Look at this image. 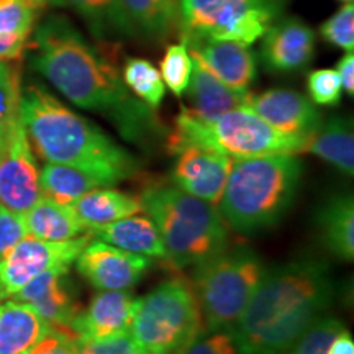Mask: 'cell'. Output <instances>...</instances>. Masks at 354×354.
Wrapping results in <instances>:
<instances>
[{
	"label": "cell",
	"instance_id": "d6986e66",
	"mask_svg": "<svg viewBox=\"0 0 354 354\" xmlns=\"http://www.w3.org/2000/svg\"><path fill=\"white\" fill-rule=\"evenodd\" d=\"M185 92H189L190 99L189 110L203 122L215 120L230 110L248 107L251 97L250 91H236L221 82L197 59H194L192 76Z\"/></svg>",
	"mask_w": 354,
	"mask_h": 354
},
{
	"label": "cell",
	"instance_id": "8fae6325",
	"mask_svg": "<svg viewBox=\"0 0 354 354\" xmlns=\"http://www.w3.org/2000/svg\"><path fill=\"white\" fill-rule=\"evenodd\" d=\"M39 171L24 123L19 118L0 148V203L25 214L39 201Z\"/></svg>",
	"mask_w": 354,
	"mask_h": 354
},
{
	"label": "cell",
	"instance_id": "3957f363",
	"mask_svg": "<svg viewBox=\"0 0 354 354\" xmlns=\"http://www.w3.org/2000/svg\"><path fill=\"white\" fill-rule=\"evenodd\" d=\"M19 117L30 145L44 161L76 167L109 187L138 176V159L46 88L28 86L21 92Z\"/></svg>",
	"mask_w": 354,
	"mask_h": 354
},
{
	"label": "cell",
	"instance_id": "83f0119b",
	"mask_svg": "<svg viewBox=\"0 0 354 354\" xmlns=\"http://www.w3.org/2000/svg\"><path fill=\"white\" fill-rule=\"evenodd\" d=\"M50 2L56 7L76 10L79 15L84 17L91 32L97 38L133 35L120 0H50Z\"/></svg>",
	"mask_w": 354,
	"mask_h": 354
},
{
	"label": "cell",
	"instance_id": "5bb4252c",
	"mask_svg": "<svg viewBox=\"0 0 354 354\" xmlns=\"http://www.w3.org/2000/svg\"><path fill=\"white\" fill-rule=\"evenodd\" d=\"M172 183L190 196L216 205L225 190L233 158L198 146L177 151Z\"/></svg>",
	"mask_w": 354,
	"mask_h": 354
},
{
	"label": "cell",
	"instance_id": "9c48e42d",
	"mask_svg": "<svg viewBox=\"0 0 354 354\" xmlns=\"http://www.w3.org/2000/svg\"><path fill=\"white\" fill-rule=\"evenodd\" d=\"M284 8V0H179L183 35L253 44Z\"/></svg>",
	"mask_w": 354,
	"mask_h": 354
},
{
	"label": "cell",
	"instance_id": "74e56055",
	"mask_svg": "<svg viewBox=\"0 0 354 354\" xmlns=\"http://www.w3.org/2000/svg\"><path fill=\"white\" fill-rule=\"evenodd\" d=\"M25 236H28L25 215L7 209L0 203V259Z\"/></svg>",
	"mask_w": 354,
	"mask_h": 354
},
{
	"label": "cell",
	"instance_id": "5b68a950",
	"mask_svg": "<svg viewBox=\"0 0 354 354\" xmlns=\"http://www.w3.org/2000/svg\"><path fill=\"white\" fill-rule=\"evenodd\" d=\"M138 197L174 268L197 266L228 246V225L218 209L174 183L151 180Z\"/></svg>",
	"mask_w": 354,
	"mask_h": 354
},
{
	"label": "cell",
	"instance_id": "e575fe53",
	"mask_svg": "<svg viewBox=\"0 0 354 354\" xmlns=\"http://www.w3.org/2000/svg\"><path fill=\"white\" fill-rule=\"evenodd\" d=\"M310 99L317 105H336L342 100L343 86L336 69H317L308 74Z\"/></svg>",
	"mask_w": 354,
	"mask_h": 354
},
{
	"label": "cell",
	"instance_id": "1f68e13d",
	"mask_svg": "<svg viewBox=\"0 0 354 354\" xmlns=\"http://www.w3.org/2000/svg\"><path fill=\"white\" fill-rule=\"evenodd\" d=\"M344 328L335 317H318L284 354H326L331 339Z\"/></svg>",
	"mask_w": 354,
	"mask_h": 354
},
{
	"label": "cell",
	"instance_id": "d4e9b609",
	"mask_svg": "<svg viewBox=\"0 0 354 354\" xmlns=\"http://www.w3.org/2000/svg\"><path fill=\"white\" fill-rule=\"evenodd\" d=\"M28 234L46 241H68L88 233L73 207L57 203L48 197H39L30 210L25 212Z\"/></svg>",
	"mask_w": 354,
	"mask_h": 354
},
{
	"label": "cell",
	"instance_id": "f6af8a7d",
	"mask_svg": "<svg viewBox=\"0 0 354 354\" xmlns=\"http://www.w3.org/2000/svg\"><path fill=\"white\" fill-rule=\"evenodd\" d=\"M0 300H2V299H0Z\"/></svg>",
	"mask_w": 354,
	"mask_h": 354
},
{
	"label": "cell",
	"instance_id": "6da1fadb",
	"mask_svg": "<svg viewBox=\"0 0 354 354\" xmlns=\"http://www.w3.org/2000/svg\"><path fill=\"white\" fill-rule=\"evenodd\" d=\"M33 50V68L79 109L109 117L128 140L138 141L153 131L151 109L130 94L117 68L68 19L43 21Z\"/></svg>",
	"mask_w": 354,
	"mask_h": 354
},
{
	"label": "cell",
	"instance_id": "484cf974",
	"mask_svg": "<svg viewBox=\"0 0 354 354\" xmlns=\"http://www.w3.org/2000/svg\"><path fill=\"white\" fill-rule=\"evenodd\" d=\"M97 187H109L95 176L79 171L76 167L48 162L39 171V190L41 196L63 205H73L84 194Z\"/></svg>",
	"mask_w": 354,
	"mask_h": 354
},
{
	"label": "cell",
	"instance_id": "9a60e30c",
	"mask_svg": "<svg viewBox=\"0 0 354 354\" xmlns=\"http://www.w3.org/2000/svg\"><path fill=\"white\" fill-rule=\"evenodd\" d=\"M190 56L216 79L236 91H248L256 77V57L250 46L230 39H212L183 35Z\"/></svg>",
	"mask_w": 354,
	"mask_h": 354
},
{
	"label": "cell",
	"instance_id": "4dcf8cb0",
	"mask_svg": "<svg viewBox=\"0 0 354 354\" xmlns=\"http://www.w3.org/2000/svg\"><path fill=\"white\" fill-rule=\"evenodd\" d=\"M159 66H161L159 74H161L162 82L171 88L172 94L184 95L189 87L194 68V59L190 56L187 44L180 41L167 46L165 57Z\"/></svg>",
	"mask_w": 354,
	"mask_h": 354
},
{
	"label": "cell",
	"instance_id": "8992f818",
	"mask_svg": "<svg viewBox=\"0 0 354 354\" xmlns=\"http://www.w3.org/2000/svg\"><path fill=\"white\" fill-rule=\"evenodd\" d=\"M304 143V136L276 130L248 107L230 110L212 122H203L183 107L167 148L176 154L185 146H198L238 159L279 153L299 154Z\"/></svg>",
	"mask_w": 354,
	"mask_h": 354
},
{
	"label": "cell",
	"instance_id": "52a82bcc",
	"mask_svg": "<svg viewBox=\"0 0 354 354\" xmlns=\"http://www.w3.org/2000/svg\"><path fill=\"white\" fill-rule=\"evenodd\" d=\"M264 264L253 250L227 246L194 266L192 284L205 331H230L245 312L264 277Z\"/></svg>",
	"mask_w": 354,
	"mask_h": 354
},
{
	"label": "cell",
	"instance_id": "b9f144b4",
	"mask_svg": "<svg viewBox=\"0 0 354 354\" xmlns=\"http://www.w3.org/2000/svg\"><path fill=\"white\" fill-rule=\"evenodd\" d=\"M326 354H354L353 336L346 328H343L338 335L331 339Z\"/></svg>",
	"mask_w": 354,
	"mask_h": 354
},
{
	"label": "cell",
	"instance_id": "836d02e7",
	"mask_svg": "<svg viewBox=\"0 0 354 354\" xmlns=\"http://www.w3.org/2000/svg\"><path fill=\"white\" fill-rule=\"evenodd\" d=\"M322 37L326 41L342 48L344 51H353L354 48V6L346 2L333 17H330L320 26Z\"/></svg>",
	"mask_w": 354,
	"mask_h": 354
},
{
	"label": "cell",
	"instance_id": "f546056e",
	"mask_svg": "<svg viewBox=\"0 0 354 354\" xmlns=\"http://www.w3.org/2000/svg\"><path fill=\"white\" fill-rule=\"evenodd\" d=\"M20 95L19 69L7 61H0V148L6 145L8 135L20 118Z\"/></svg>",
	"mask_w": 354,
	"mask_h": 354
},
{
	"label": "cell",
	"instance_id": "f35d334b",
	"mask_svg": "<svg viewBox=\"0 0 354 354\" xmlns=\"http://www.w3.org/2000/svg\"><path fill=\"white\" fill-rule=\"evenodd\" d=\"M26 354H77V338L68 331L50 328Z\"/></svg>",
	"mask_w": 354,
	"mask_h": 354
},
{
	"label": "cell",
	"instance_id": "8d00e7d4",
	"mask_svg": "<svg viewBox=\"0 0 354 354\" xmlns=\"http://www.w3.org/2000/svg\"><path fill=\"white\" fill-rule=\"evenodd\" d=\"M180 354H238L230 331H203Z\"/></svg>",
	"mask_w": 354,
	"mask_h": 354
},
{
	"label": "cell",
	"instance_id": "d6a6232c",
	"mask_svg": "<svg viewBox=\"0 0 354 354\" xmlns=\"http://www.w3.org/2000/svg\"><path fill=\"white\" fill-rule=\"evenodd\" d=\"M35 8L28 0H0V35L28 38L37 17Z\"/></svg>",
	"mask_w": 354,
	"mask_h": 354
},
{
	"label": "cell",
	"instance_id": "4316f807",
	"mask_svg": "<svg viewBox=\"0 0 354 354\" xmlns=\"http://www.w3.org/2000/svg\"><path fill=\"white\" fill-rule=\"evenodd\" d=\"M133 35L165 37L179 24V0H120Z\"/></svg>",
	"mask_w": 354,
	"mask_h": 354
},
{
	"label": "cell",
	"instance_id": "44dd1931",
	"mask_svg": "<svg viewBox=\"0 0 354 354\" xmlns=\"http://www.w3.org/2000/svg\"><path fill=\"white\" fill-rule=\"evenodd\" d=\"M92 236L109 243L128 253L141 254L146 258L166 259V250L149 216L131 215L105 227L92 230Z\"/></svg>",
	"mask_w": 354,
	"mask_h": 354
},
{
	"label": "cell",
	"instance_id": "ac0fdd59",
	"mask_svg": "<svg viewBox=\"0 0 354 354\" xmlns=\"http://www.w3.org/2000/svg\"><path fill=\"white\" fill-rule=\"evenodd\" d=\"M138 299L128 290H102L74 320L71 331L77 339H99L128 333Z\"/></svg>",
	"mask_w": 354,
	"mask_h": 354
},
{
	"label": "cell",
	"instance_id": "30bf717a",
	"mask_svg": "<svg viewBox=\"0 0 354 354\" xmlns=\"http://www.w3.org/2000/svg\"><path fill=\"white\" fill-rule=\"evenodd\" d=\"M91 240H94L91 232L68 241L25 236L0 259V299L13 297L21 287L50 269L69 268Z\"/></svg>",
	"mask_w": 354,
	"mask_h": 354
},
{
	"label": "cell",
	"instance_id": "277c9868",
	"mask_svg": "<svg viewBox=\"0 0 354 354\" xmlns=\"http://www.w3.org/2000/svg\"><path fill=\"white\" fill-rule=\"evenodd\" d=\"M304 166L295 154L233 159L218 214L230 228L254 233L276 225L294 202Z\"/></svg>",
	"mask_w": 354,
	"mask_h": 354
},
{
	"label": "cell",
	"instance_id": "f1b7e54d",
	"mask_svg": "<svg viewBox=\"0 0 354 354\" xmlns=\"http://www.w3.org/2000/svg\"><path fill=\"white\" fill-rule=\"evenodd\" d=\"M122 79L125 86L136 97L148 105L149 109H158L165 100L166 87L156 66L143 57L127 59L122 71Z\"/></svg>",
	"mask_w": 354,
	"mask_h": 354
},
{
	"label": "cell",
	"instance_id": "603a6c76",
	"mask_svg": "<svg viewBox=\"0 0 354 354\" xmlns=\"http://www.w3.org/2000/svg\"><path fill=\"white\" fill-rule=\"evenodd\" d=\"M302 153H312L330 162L343 174L354 172V135L351 123L343 117H331L326 123H320L305 138Z\"/></svg>",
	"mask_w": 354,
	"mask_h": 354
},
{
	"label": "cell",
	"instance_id": "ba28073f",
	"mask_svg": "<svg viewBox=\"0 0 354 354\" xmlns=\"http://www.w3.org/2000/svg\"><path fill=\"white\" fill-rule=\"evenodd\" d=\"M205 331L194 287L172 276L138 299L130 335L146 354H180Z\"/></svg>",
	"mask_w": 354,
	"mask_h": 354
},
{
	"label": "cell",
	"instance_id": "ee69618b",
	"mask_svg": "<svg viewBox=\"0 0 354 354\" xmlns=\"http://www.w3.org/2000/svg\"><path fill=\"white\" fill-rule=\"evenodd\" d=\"M346 2H351V0H346Z\"/></svg>",
	"mask_w": 354,
	"mask_h": 354
},
{
	"label": "cell",
	"instance_id": "7402d4cb",
	"mask_svg": "<svg viewBox=\"0 0 354 354\" xmlns=\"http://www.w3.org/2000/svg\"><path fill=\"white\" fill-rule=\"evenodd\" d=\"M74 214L87 230H95L143 212L138 196L110 187H97L73 203Z\"/></svg>",
	"mask_w": 354,
	"mask_h": 354
},
{
	"label": "cell",
	"instance_id": "7a4b0ae2",
	"mask_svg": "<svg viewBox=\"0 0 354 354\" xmlns=\"http://www.w3.org/2000/svg\"><path fill=\"white\" fill-rule=\"evenodd\" d=\"M335 294L325 263L295 259L266 271L230 330L238 354H284L322 317Z\"/></svg>",
	"mask_w": 354,
	"mask_h": 354
},
{
	"label": "cell",
	"instance_id": "ab89813d",
	"mask_svg": "<svg viewBox=\"0 0 354 354\" xmlns=\"http://www.w3.org/2000/svg\"><path fill=\"white\" fill-rule=\"evenodd\" d=\"M28 38L0 35V61H15L24 55Z\"/></svg>",
	"mask_w": 354,
	"mask_h": 354
},
{
	"label": "cell",
	"instance_id": "4fadbf2b",
	"mask_svg": "<svg viewBox=\"0 0 354 354\" xmlns=\"http://www.w3.org/2000/svg\"><path fill=\"white\" fill-rule=\"evenodd\" d=\"M68 271L69 268H55L39 274L21 287L13 299L32 305L51 328L74 335L71 326L82 312V305Z\"/></svg>",
	"mask_w": 354,
	"mask_h": 354
},
{
	"label": "cell",
	"instance_id": "ffe728a7",
	"mask_svg": "<svg viewBox=\"0 0 354 354\" xmlns=\"http://www.w3.org/2000/svg\"><path fill=\"white\" fill-rule=\"evenodd\" d=\"M50 328L32 305L8 300L0 305V354H26Z\"/></svg>",
	"mask_w": 354,
	"mask_h": 354
},
{
	"label": "cell",
	"instance_id": "7c38bea8",
	"mask_svg": "<svg viewBox=\"0 0 354 354\" xmlns=\"http://www.w3.org/2000/svg\"><path fill=\"white\" fill-rule=\"evenodd\" d=\"M151 266L146 256L128 253L100 240L88 241L76 259L77 272L97 290H130Z\"/></svg>",
	"mask_w": 354,
	"mask_h": 354
},
{
	"label": "cell",
	"instance_id": "d590c367",
	"mask_svg": "<svg viewBox=\"0 0 354 354\" xmlns=\"http://www.w3.org/2000/svg\"><path fill=\"white\" fill-rule=\"evenodd\" d=\"M77 354H146L128 333L99 339H77Z\"/></svg>",
	"mask_w": 354,
	"mask_h": 354
},
{
	"label": "cell",
	"instance_id": "2e32d148",
	"mask_svg": "<svg viewBox=\"0 0 354 354\" xmlns=\"http://www.w3.org/2000/svg\"><path fill=\"white\" fill-rule=\"evenodd\" d=\"M315 33L300 19L279 20L263 35L261 56L266 68L274 73H294L312 61Z\"/></svg>",
	"mask_w": 354,
	"mask_h": 354
},
{
	"label": "cell",
	"instance_id": "7bdbcfd3",
	"mask_svg": "<svg viewBox=\"0 0 354 354\" xmlns=\"http://www.w3.org/2000/svg\"><path fill=\"white\" fill-rule=\"evenodd\" d=\"M30 3H33L35 7H41V6H44V3L46 2H50V0H28Z\"/></svg>",
	"mask_w": 354,
	"mask_h": 354
},
{
	"label": "cell",
	"instance_id": "e0dca14e",
	"mask_svg": "<svg viewBox=\"0 0 354 354\" xmlns=\"http://www.w3.org/2000/svg\"><path fill=\"white\" fill-rule=\"evenodd\" d=\"M248 109L286 135L307 138L322 123V115L313 102L287 88H271L258 95L251 94Z\"/></svg>",
	"mask_w": 354,
	"mask_h": 354
},
{
	"label": "cell",
	"instance_id": "cb8c5ba5",
	"mask_svg": "<svg viewBox=\"0 0 354 354\" xmlns=\"http://www.w3.org/2000/svg\"><path fill=\"white\" fill-rule=\"evenodd\" d=\"M320 240L336 258H354V202L351 196H333L317 215Z\"/></svg>",
	"mask_w": 354,
	"mask_h": 354
},
{
	"label": "cell",
	"instance_id": "60d3db41",
	"mask_svg": "<svg viewBox=\"0 0 354 354\" xmlns=\"http://www.w3.org/2000/svg\"><path fill=\"white\" fill-rule=\"evenodd\" d=\"M336 73H338L339 81H342L343 91H346L349 95L354 94V55L353 51H346L338 66H336Z\"/></svg>",
	"mask_w": 354,
	"mask_h": 354
}]
</instances>
